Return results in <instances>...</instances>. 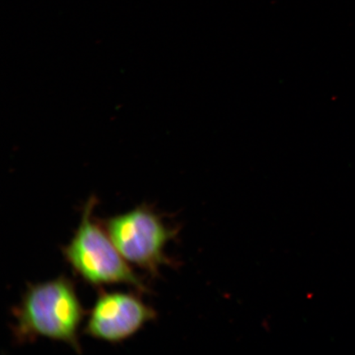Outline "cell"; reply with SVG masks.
Here are the masks:
<instances>
[{
	"label": "cell",
	"mask_w": 355,
	"mask_h": 355,
	"mask_svg": "<svg viewBox=\"0 0 355 355\" xmlns=\"http://www.w3.org/2000/svg\"><path fill=\"white\" fill-rule=\"evenodd\" d=\"M86 313L72 279L62 276L29 284L13 309V337L19 344L44 337L68 345L81 354L78 331Z\"/></svg>",
	"instance_id": "obj_1"
},
{
	"label": "cell",
	"mask_w": 355,
	"mask_h": 355,
	"mask_svg": "<svg viewBox=\"0 0 355 355\" xmlns=\"http://www.w3.org/2000/svg\"><path fill=\"white\" fill-rule=\"evenodd\" d=\"M97 198L92 196L83 207L81 221L68 245L64 259L84 282L92 286L122 284L150 294V288L123 259L98 219L93 216Z\"/></svg>",
	"instance_id": "obj_2"
},
{
	"label": "cell",
	"mask_w": 355,
	"mask_h": 355,
	"mask_svg": "<svg viewBox=\"0 0 355 355\" xmlns=\"http://www.w3.org/2000/svg\"><path fill=\"white\" fill-rule=\"evenodd\" d=\"M100 224L128 263L154 277L162 266L172 265L165 248L179 230L166 225L152 206L141 204L123 214L101 220Z\"/></svg>",
	"instance_id": "obj_3"
},
{
	"label": "cell",
	"mask_w": 355,
	"mask_h": 355,
	"mask_svg": "<svg viewBox=\"0 0 355 355\" xmlns=\"http://www.w3.org/2000/svg\"><path fill=\"white\" fill-rule=\"evenodd\" d=\"M157 317L155 310L132 292L101 291L84 333L109 343L130 338Z\"/></svg>",
	"instance_id": "obj_4"
}]
</instances>
